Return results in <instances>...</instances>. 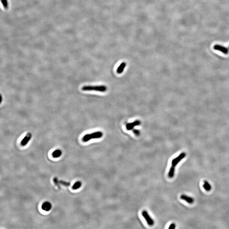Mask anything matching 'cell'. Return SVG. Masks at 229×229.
Wrapping results in <instances>:
<instances>
[{
	"mask_svg": "<svg viewBox=\"0 0 229 229\" xmlns=\"http://www.w3.org/2000/svg\"><path fill=\"white\" fill-rule=\"evenodd\" d=\"M142 215L146 220L147 223L149 226H153L154 225V221L152 219L150 216L148 212L146 210H143L142 212Z\"/></svg>",
	"mask_w": 229,
	"mask_h": 229,
	"instance_id": "obj_3",
	"label": "cell"
},
{
	"mask_svg": "<svg viewBox=\"0 0 229 229\" xmlns=\"http://www.w3.org/2000/svg\"><path fill=\"white\" fill-rule=\"evenodd\" d=\"M176 227V225L175 224L173 223L171 224L169 227H168L169 229H174Z\"/></svg>",
	"mask_w": 229,
	"mask_h": 229,
	"instance_id": "obj_17",
	"label": "cell"
},
{
	"mask_svg": "<svg viewBox=\"0 0 229 229\" xmlns=\"http://www.w3.org/2000/svg\"><path fill=\"white\" fill-rule=\"evenodd\" d=\"M181 199L184 200L185 201H186V202L191 204L194 202V199L193 198L189 197V196H187L185 195H182L180 196Z\"/></svg>",
	"mask_w": 229,
	"mask_h": 229,
	"instance_id": "obj_8",
	"label": "cell"
},
{
	"mask_svg": "<svg viewBox=\"0 0 229 229\" xmlns=\"http://www.w3.org/2000/svg\"><path fill=\"white\" fill-rule=\"evenodd\" d=\"M51 208H52L51 204L50 202H44V203H43V204H42V209L45 211H49L51 209Z\"/></svg>",
	"mask_w": 229,
	"mask_h": 229,
	"instance_id": "obj_9",
	"label": "cell"
},
{
	"mask_svg": "<svg viewBox=\"0 0 229 229\" xmlns=\"http://www.w3.org/2000/svg\"><path fill=\"white\" fill-rule=\"evenodd\" d=\"M1 1L3 5V7L5 9H7L8 8V3L7 0H1Z\"/></svg>",
	"mask_w": 229,
	"mask_h": 229,
	"instance_id": "obj_14",
	"label": "cell"
},
{
	"mask_svg": "<svg viewBox=\"0 0 229 229\" xmlns=\"http://www.w3.org/2000/svg\"><path fill=\"white\" fill-rule=\"evenodd\" d=\"M185 156H186L185 153L183 152L181 153L178 157H177L172 160V166L175 167L178 164L179 162L183 159Z\"/></svg>",
	"mask_w": 229,
	"mask_h": 229,
	"instance_id": "obj_4",
	"label": "cell"
},
{
	"mask_svg": "<svg viewBox=\"0 0 229 229\" xmlns=\"http://www.w3.org/2000/svg\"><path fill=\"white\" fill-rule=\"evenodd\" d=\"M175 174V167L172 166L170 168L169 171L168 172V176L170 178H172L174 177Z\"/></svg>",
	"mask_w": 229,
	"mask_h": 229,
	"instance_id": "obj_12",
	"label": "cell"
},
{
	"mask_svg": "<svg viewBox=\"0 0 229 229\" xmlns=\"http://www.w3.org/2000/svg\"><path fill=\"white\" fill-rule=\"evenodd\" d=\"M126 62H123L121 63L119 66L118 67L117 70V72L119 74H121L124 71V68L126 66Z\"/></svg>",
	"mask_w": 229,
	"mask_h": 229,
	"instance_id": "obj_10",
	"label": "cell"
},
{
	"mask_svg": "<svg viewBox=\"0 0 229 229\" xmlns=\"http://www.w3.org/2000/svg\"><path fill=\"white\" fill-rule=\"evenodd\" d=\"M81 186V182L80 181H78L76 182L74 185L73 186L72 189L73 190H77L80 188Z\"/></svg>",
	"mask_w": 229,
	"mask_h": 229,
	"instance_id": "obj_13",
	"label": "cell"
},
{
	"mask_svg": "<svg viewBox=\"0 0 229 229\" xmlns=\"http://www.w3.org/2000/svg\"><path fill=\"white\" fill-rule=\"evenodd\" d=\"M204 184H205L206 185L208 186V187H209L210 189H211V186L209 184V183H208V181H204Z\"/></svg>",
	"mask_w": 229,
	"mask_h": 229,
	"instance_id": "obj_18",
	"label": "cell"
},
{
	"mask_svg": "<svg viewBox=\"0 0 229 229\" xmlns=\"http://www.w3.org/2000/svg\"><path fill=\"white\" fill-rule=\"evenodd\" d=\"M213 49L215 50L219 51L225 54H227L229 52V50L227 48L222 46V45H215L213 47Z\"/></svg>",
	"mask_w": 229,
	"mask_h": 229,
	"instance_id": "obj_5",
	"label": "cell"
},
{
	"mask_svg": "<svg viewBox=\"0 0 229 229\" xmlns=\"http://www.w3.org/2000/svg\"><path fill=\"white\" fill-rule=\"evenodd\" d=\"M141 122L139 120H136L132 123H129L126 124V129L128 130H133L134 126L140 125Z\"/></svg>",
	"mask_w": 229,
	"mask_h": 229,
	"instance_id": "obj_6",
	"label": "cell"
},
{
	"mask_svg": "<svg viewBox=\"0 0 229 229\" xmlns=\"http://www.w3.org/2000/svg\"><path fill=\"white\" fill-rule=\"evenodd\" d=\"M83 91H96L100 92H105L107 90V87L104 85L96 86H84L81 88Z\"/></svg>",
	"mask_w": 229,
	"mask_h": 229,
	"instance_id": "obj_1",
	"label": "cell"
},
{
	"mask_svg": "<svg viewBox=\"0 0 229 229\" xmlns=\"http://www.w3.org/2000/svg\"><path fill=\"white\" fill-rule=\"evenodd\" d=\"M62 154V152L60 149H57L55 150L52 153V156L54 158H58L61 156Z\"/></svg>",
	"mask_w": 229,
	"mask_h": 229,
	"instance_id": "obj_11",
	"label": "cell"
},
{
	"mask_svg": "<svg viewBox=\"0 0 229 229\" xmlns=\"http://www.w3.org/2000/svg\"><path fill=\"white\" fill-rule=\"evenodd\" d=\"M132 131H133V132H134V134H136V136H140V131H139V130H136V129H134V130H132Z\"/></svg>",
	"mask_w": 229,
	"mask_h": 229,
	"instance_id": "obj_15",
	"label": "cell"
},
{
	"mask_svg": "<svg viewBox=\"0 0 229 229\" xmlns=\"http://www.w3.org/2000/svg\"><path fill=\"white\" fill-rule=\"evenodd\" d=\"M203 187H204V189L206 191H210L211 190V189H210L209 187H208V186H207L205 184H203Z\"/></svg>",
	"mask_w": 229,
	"mask_h": 229,
	"instance_id": "obj_16",
	"label": "cell"
},
{
	"mask_svg": "<svg viewBox=\"0 0 229 229\" xmlns=\"http://www.w3.org/2000/svg\"><path fill=\"white\" fill-rule=\"evenodd\" d=\"M102 136H103L102 132H96L93 133L85 134L83 137V140L84 142H87L91 139L100 138Z\"/></svg>",
	"mask_w": 229,
	"mask_h": 229,
	"instance_id": "obj_2",
	"label": "cell"
},
{
	"mask_svg": "<svg viewBox=\"0 0 229 229\" xmlns=\"http://www.w3.org/2000/svg\"><path fill=\"white\" fill-rule=\"evenodd\" d=\"M32 135L31 133H28L27 134L26 136L24 138V139L22 140L21 142V145L22 146H26L27 143H28L30 141V140L32 138Z\"/></svg>",
	"mask_w": 229,
	"mask_h": 229,
	"instance_id": "obj_7",
	"label": "cell"
}]
</instances>
